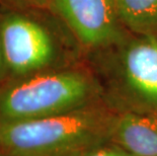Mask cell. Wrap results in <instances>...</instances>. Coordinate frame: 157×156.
<instances>
[{"mask_svg":"<svg viewBox=\"0 0 157 156\" xmlns=\"http://www.w3.org/2000/svg\"><path fill=\"white\" fill-rule=\"evenodd\" d=\"M117 114L103 98L52 117L0 120V148L7 156H79L112 141Z\"/></svg>","mask_w":157,"mask_h":156,"instance_id":"6da1fadb","label":"cell"},{"mask_svg":"<svg viewBox=\"0 0 157 156\" xmlns=\"http://www.w3.org/2000/svg\"><path fill=\"white\" fill-rule=\"evenodd\" d=\"M89 55L103 97L117 112L157 111V36L129 32Z\"/></svg>","mask_w":157,"mask_h":156,"instance_id":"7a4b0ae2","label":"cell"},{"mask_svg":"<svg viewBox=\"0 0 157 156\" xmlns=\"http://www.w3.org/2000/svg\"><path fill=\"white\" fill-rule=\"evenodd\" d=\"M103 98L101 83L90 65L49 69L25 76L0 92V120L52 117Z\"/></svg>","mask_w":157,"mask_h":156,"instance_id":"3957f363","label":"cell"},{"mask_svg":"<svg viewBox=\"0 0 157 156\" xmlns=\"http://www.w3.org/2000/svg\"><path fill=\"white\" fill-rule=\"evenodd\" d=\"M0 38L5 66L21 77L53 69L59 58L54 34L32 16H6L0 25Z\"/></svg>","mask_w":157,"mask_h":156,"instance_id":"277c9868","label":"cell"},{"mask_svg":"<svg viewBox=\"0 0 157 156\" xmlns=\"http://www.w3.org/2000/svg\"><path fill=\"white\" fill-rule=\"evenodd\" d=\"M49 8L87 54L115 44L129 32L120 19L115 0H49Z\"/></svg>","mask_w":157,"mask_h":156,"instance_id":"5b68a950","label":"cell"},{"mask_svg":"<svg viewBox=\"0 0 157 156\" xmlns=\"http://www.w3.org/2000/svg\"><path fill=\"white\" fill-rule=\"evenodd\" d=\"M112 141L136 156H157V111L118 112Z\"/></svg>","mask_w":157,"mask_h":156,"instance_id":"8992f818","label":"cell"},{"mask_svg":"<svg viewBox=\"0 0 157 156\" xmlns=\"http://www.w3.org/2000/svg\"><path fill=\"white\" fill-rule=\"evenodd\" d=\"M115 3L127 31L157 36V0H115Z\"/></svg>","mask_w":157,"mask_h":156,"instance_id":"52a82bcc","label":"cell"},{"mask_svg":"<svg viewBox=\"0 0 157 156\" xmlns=\"http://www.w3.org/2000/svg\"><path fill=\"white\" fill-rule=\"evenodd\" d=\"M79 156H136L113 141L90 149Z\"/></svg>","mask_w":157,"mask_h":156,"instance_id":"ba28073f","label":"cell"},{"mask_svg":"<svg viewBox=\"0 0 157 156\" xmlns=\"http://www.w3.org/2000/svg\"><path fill=\"white\" fill-rule=\"evenodd\" d=\"M19 4L31 6V7L36 8H43V7H49V0H12Z\"/></svg>","mask_w":157,"mask_h":156,"instance_id":"9c48e42d","label":"cell"},{"mask_svg":"<svg viewBox=\"0 0 157 156\" xmlns=\"http://www.w3.org/2000/svg\"><path fill=\"white\" fill-rule=\"evenodd\" d=\"M4 56H3V50H2V44H1V38H0V73L2 70V66H4Z\"/></svg>","mask_w":157,"mask_h":156,"instance_id":"30bf717a","label":"cell"}]
</instances>
